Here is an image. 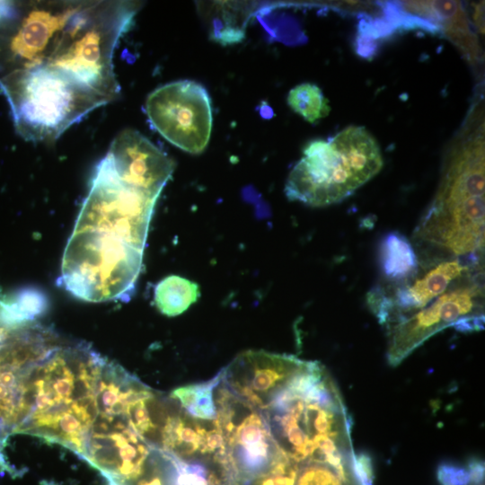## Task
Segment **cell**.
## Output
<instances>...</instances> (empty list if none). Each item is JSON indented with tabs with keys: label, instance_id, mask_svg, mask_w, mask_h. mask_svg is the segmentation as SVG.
<instances>
[{
	"label": "cell",
	"instance_id": "obj_32",
	"mask_svg": "<svg viewBox=\"0 0 485 485\" xmlns=\"http://www.w3.org/2000/svg\"><path fill=\"white\" fill-rule=\"evenodd\" d=\"M107 481L105 485H124V483L118 481L114 479L106 478Z\"/></svg>",
	"mask_w": 485,
	"mask_h": 485
},
{
	"label": "cell",
	"instance_id": "obj_4",
	"mask_svg": "<svg viewBox=\"0 0 485 485\" xmlns=\"http://www.w3.org/2000/svg\"><path fill=\"white\" fill-rule=\"evenodd\" d=\"M303 152L288 174L285 193L311 207L341 202L383 167L376 140L360 126H349L329 140H313Z\"/></svg>",
	"mask_w": 485,
	"mask_h": 485
},
{
	"label": "cell",
	"instance_id": "obj_2",
	"mask_svg": "<svg viewBox=\"0 0 485 485\" xmlns=\"http://www.w3.org/2000/svg\"><path fill=\"white\" fill-rule=\"evenodd\" d=\"M483 130L454 148L437 192L413 233L425 268L464 259L481 261L484 251Z\"/></svg>",
	"mask_w": 485,
	"mask_h": 485
},
{
	"label": "cell",
	"instance_id": "obj_13",
	"mask_svg": "<svg viewBox=\"0 0 485 485\" xmlns=\"http://www.w3.org/2000/svg\"><path fill=\"white\" fill-rule=\"evenodd\" d=\"M481 261L454 259L438 262L420 278L399 285L393 293L379 286L368 292L366 301L373 313L386 328L420 310L447 290L460 278L481 269Z\"/></svg>",
	"mask_w": 485,
	"mask_h": 485
},
{
	"label": "cell",
	"instance_id": "obj_10",
	"mask_svg": "<svg viewBox=\"0 0 485 485\" xmlns=\"http://www.w3.org/2000/svg\"><path fill=\"white\" fill-rule=\"evenodd\" d=\"M484 324L483 268L467 274L429 305L387 328V360L396 366L438 331L454 326L458 331H480Z\"/></svg>",
	"mask_w": 485,
	"mask_h": 485
},
{
	"label": "cell",
	"instance_id": "obj_33",
	"mask_svg": "<svg viewBox=\"0 0 485 485\" xmlns=\"http://www.w3.org/2000/svg\"><path fill=\"white\" fill-rule=\"evenodd\" d=\"M7 436L0 428V451L3 449V445Z\"/></svg>",
	"mask_w": 485,
	"mask_h": 485
},
{
	"label": "cell",
	"instance_id": "obj_24",
	"mask_svg": "<svg viewBox=\"0 0 485 485\" xmlns=\"http://www.w3.org/2000/svg\"><path fill=\"white\" fill-rule=\"evenodd\" d=\"M220 380L219 372L208 381L177 388L170 396L192 417L203 420H215L217 418L215 389Z\"/></svg>",
	"mask_w": 485,
	"mask_h": 485
},
{
	"label": "cell",
	"instance_id": "obj_19",
	"mask_svg": "<svg viewBox=\"0 0 485 485\" xmlns=\"http://www.w3.org/2000/svg\"><path fill=\"white\" fill-rule=\"evenodd\" d=\"M402 13L430 23L436 32L450 40L473 64L481 59L478 38L470 28L467 14L459 1L396 2Z\"/></svg>",
	"mask_w": 485,
	"mask_h": 485
},
{
	"label": "cell",
	"instance_id": "obj_27",
	"mask_svg": "<svg viewBox=\"0 0 485 485\" xmlns=\"http://www.w3.org/2000/svg\"><path fill=\"white\" fill-rule=\"evenodd\" d=\"M295 485H346L332 466L322 463L299 465Z\"/></svg>",
	"mask_w": 485,
	"mask_h": 485
},
{
	"label": "cell",
	"instance_id": "obj_25",
	"mask_svg": "<svg viewBox=\"0 0 485 485\" xmlns=\"http://www.w3.org/2000/svg\"><path fill=\"white\" fill-rule=\"evenodd\" d=\"M289 107L306 121L315 123L331 111L328 99L314 84L304 83L291 89L287 95Z\"/></svg>",
	"mask_w": 485,
	"mask_h": 485
},
{
	"label": "cell",
	"instance_id": "obj_6",
	"mask_svg": "<svg viewBox=\"0 0 485 485\" xmlns=\"http://www.w3.org/2000/svg\"><path fill=\"white\" fill-rule=\"evenodd\" d=\"M19 134L54 141L85 115L111 101L46 66L12 71L0 80Z\"/></svg>",
	"mask_w": 485,
	"mask_h": 485
},
{
	"label": "cell",
	"instance_id": "obj_28",
	"mask_svg": "<svg viewBox=\"0 0 485 485\" xmlns=\"http://www.w3.org/2000/svg\"><path fill=\"white\" fill-rule=\"evenodd\" d=\"M299 465L287 459L270 472L240 485H295Z\"/></svg>",
	"mask_w": 485,
	"mask_h": 485
},
{
	"label": "cell",
	"instance_id": "obj_18",
	"mask_svg": "<svg viewBox=\"0 0 485 485\" xmlns=\"http://www.w3.org/2000/svg\"><path fill=\"white\" fill-rule=\"evenodd\" d=\"M106 155L124 184L155 198H159L175 168L165 153L131 128L118 134Z\"/></svg>",
	"mask_w": 485,
	"mask_h": 485
},
{
	"label": "cell",
	"instance_id": "obj_20",
	"mask_svg": "<svg viewBox=\"0 0 485 485\" xmlns=\"http://www.w3.org/2000/svg\"><path fill=\"white\" fill-rule=\"evenodd\" d=\"M148 388L121 366L107 359L97 388L96 418H122L127 420L130 405Z\"/></svg>",
	"mask_w": 485,
	"mask_h": 485
},
{
	"label": "cell",
	"instance_id": "obj_21",
	"mask_svg": "<svg viewBox=\"0 0 485 485\" xmlns=\"http://www.w3.org/2000/svg\"><path fill=\"white\" fill-rule=\"evenodd\" d=\"M378 261L383 277L392 284L408 283L418 275L419 260L416 249L398 231L389 232L380 241Z\"/></svg>",
	"mask_w": 485,
	"mask_h": 485
},
{
	"label": "cell",
	"instance_id": "obj_11",
	"mask_svg": "<svg viewBox=\"0 0 485 485\" xmlns=\"http://www.w3.org/2000/svg\"><path fill=\"white\" fill-rule=\"evenodd\" d=\"M60 343L52 328L35 322L0 342V428L6 436L28 417L37 368Z\"/></svg>",
	"mask_w": 485,
	"mask_h": 485
},
{
	"label": "cell",
	"instance_id": "obj_12",
	"mask_svg": "<svg viewBox=\"0 0 485 485\" xmlns=\"http://www.w3.org/2000/svg\"><path fill=\"white\" fill-rule=\"evenodd\" d=\"M146 112L153 128L176 147L194 154L207 147L213 115L209 94L200 84L179 80L156 88L146 99Z\"/></svg>",
	"mask_w": 485,
	"mask_h": 485
},
{
	"label": "cell",
	"instance_id": "obj_1",
	"mask_svg": "<svg viewBox=\"0 0 485 485\" xmlns=\"http://www.w3.org/2000/svg\"><path fill=\"white\" fill-rule=\"evenodd\" d=\"M261 413L275 441L292 461L298 465L329 464L346 485H361L356 472L351 419L323 365L305 361Z\"/></svg>",
	"mask_w": 485,
	"mask_h": 485
},
{
	"label": "cell",
	"instance_id": "obj_15",
	"mask_svg": "<svg viewBox=\"0 0 485 485\" xmlns=\"http://www.w3.org/2000/svg\"><path fill=\"white\" fill-rule=\"evenodd\" d=\"M153 448L125 419L97 417L83 459L105 478L127 483L141 473Z\"/></svg>",
	"mask_w": 485,
	"mask_h": 485
},
{
	"label": "cell",
	"instance_id": "obj_26",
	"mask_svg": "<svg viewBox=\"0 0 485 485\" xmlns=\"http://www.w3.org/2000/svg\"><path fill=\"white\" fill-rule=\"evenodd\" d=\"M174 458L172 454L153 448L141 473L124 485H173Z\"/></svg>",
	"mask_w": 485,
	"mask_h": 485
},
{
	"label": "cell",
	"instance_id": "obj_16",
	"mask_svg": "<svg viewBox=\"0 0 485 485\" xmlns=\"http://www.w3.org/2000/svg\"><path fill=\"white\" fill-rule=\"evenodd\" d=\"M304 363L292 355L247 350L221 369V383L234 395L262 411Z\"/></svg>",
	"mask_w": 485,
	"mask_h": 485
},
{
	"label": "cell",
	"instance_id": "obj_31",
	"mask_svg": "<svg viewBox=\"0 0 485 485\" xmlns=\"http://www.w3.org/2000/svg\"><path fill=\"white\" fill-rule=\"evenodd\" d=\"M474 24L480 33L484 34V1L474 4Z\"/></svg>",
	"mask_w": 485,
	"mask_h": 485
},
{
	"label": "cell",
	"instance_id": "obj_29",
	"mask_svg": "<svg viewBox=\"0 0 485 485\" xmlns=\"http://www.w3.org/2000/svg\"><path fill=\"white\" fill-rule=\"evenodd\" d=\"M437 477L442 485H468L471 481L469 470L448 463L439 466Z\"/></svg>",
	"mask_w": 485,
	"mask_h": 485
},
{
	"label": "cell",
	"instance_id": "obj_14",
	"mask_svg": "<svg viewBox=\"0 0 485 485\" xmlns=\"http://www.w3.org/2000/svg\"><path fill=\"white\" fill-rule=\"evenodd\" d=\"M153 447L181 460L224 456V442L217 418L192 417L170 395H159L154 415Z\"/></svg>",
	"mask_w": 485,
	"mask_h": 485
},
{
	"label": "cell",
	"instance_id": "obj_3",
	"mask_svg": "<svg viewBox=\"0 0 485 485\" xmlns=\"http://www.w3.org/2000/svg\"><path fill=\"white\" fill-rule=\"evenodd\" d=\"M106 360L87 343L61 342L38 366L30 413L14 434L40 437L84 458Z\"/></svg>",
	"mask_w": 485,
	"mask_h": 485
},
{
	"label": "cell",
	"instance_id": "obj_8",
	"mask_svg": "<svg viewBox=\"0 0 485 485\" xmlns=\"http://www.w3.org/2000/svg\"><path fill=\"white\" fill-rule=\"evenodd\" d=\"M157 198L124 184L106 155L95 169L74 231H96L144 251Z\"/></svg>",
	"mask_w": 485,
	"mask_h": 485
},
{
	"label": "cell",
	"instance_id": "obj_9",
	"mask_svg": "<svg viewBox=\"0 0 485 485\" xmlns=\"http://www.w3.org/2000/svg\"><path fill=\"white\" fill-rule=\"evenodd\" d=\"M215 401L224 442L222 460L232 485L263 476L290 459L275 441L261 411L234 395L221 380Z\"/></svg>",
	"mask_w": 485,
	"mask_h": 485
},
{
	"label": "cell",
	"instance_id": "obj_7",
	"mask_svg": "<svg viewBox=\"0 0 485 485\" xmlns=\"http://www.w3.org/2000/svg\"><path fill=\"white\" fill-rule=\"evenodd\" d=\"M143 251L96 231H73L57 284L84 301L128 302L141 271Z\"/></svg>",
	"mask_w": 485,
	"mask_h": 485
},
{
	"label": "cell",
	"instance_id": "obj_5",
	"mask_svg": "<svg viewBox=\"0 0 485 485\" xmlns=\"http://www.w3.org/2000/svg\"><path fill=\"white\" fill-rule=\"evenodd\" d=\"M134 13L133 4L127 2L84 1L45 66L113 101L119 93L113 51Z\"/></svg>",
	"mask_w": 485,
	"mask_h": 485
},
{
	"label": "cell",
	"instance_id": "obj_22",
	"mask_svg": "<svg viewBox=\"0 0 485 485\" xmlns=\"http://www.w3.org/2000/svg\"><path fill=\"white\" fill-rule=\"evenodd\" d=\"M48 307L47 295L35 287H22L9 298L0 300V325L13 331L33 323Z\"/></svg>",
	"mask_w": 485,
	"mask_h": 485
},
{
	"label": "cell",
	"instance_id": "obj_30",
	"mask_svg": "<svg viewBox=\"0 0 485 485\" xmlns=\"http://www.w3.org/2000/svg\"><path fill=\"white\" fill-rule=\"evenodd\" d=\"M18 13V5L10 1H0V26L12 19Z\"/></svg>",
	"mask_w": 485,
	"mask_h": 485
},
{
	"label": "cell",
	"instance_id": "obj_17",
	"mask_svg": "<svg viewBox=\"0 0 485 485\" xmlns=\"http://www.w3.org/2000/svg\"><path fill=\"white\" fill-rule=\"evenodd\" d=\"M84 1H38L26 5L23 13L18 7V21L9 41L11 57L19 69L45 66L54 52L70 18Z\"/></svg>",
	"mask_w": 485,
	"mask_h": 485
},
{
	"label": "cell",
	"instance_id": "obj_23",
	"mask_svg": "<svg viewBox=\"0 0 485 485\" xmlns=\"http://www.w3.org/2000/svg\"><path fill=\"white\" fill-rule=\"evenodd\" d=\"M200 295L197 283L177 275H171L157 283L154 303L164 315L176 316L196 303Z\"/></svg>",
	"mask_w": 485,
	"mask_h": 485
}]
</instances>
